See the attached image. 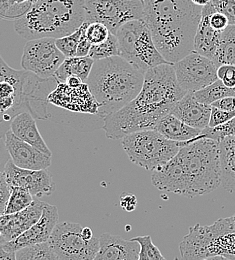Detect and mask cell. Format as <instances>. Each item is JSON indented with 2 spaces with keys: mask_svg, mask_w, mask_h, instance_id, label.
<instances>
[{
  "mask_svg": "<svg viewBox=\"0 0 235 260\" xmlns=\"http://www.w3.org/2000/svg\"><path fill=\"white\" fill-rule=\"evenodd\" d=\"M202 260H229L224 258V257H221V256H211V257H207V258H204Z\"/></svg>",
  "mask_w": 235,
  "mask_h": 260,
  "instance_id": "681fc988",
  "label": "cell"
},
{
  "mask_svg": "<svg viewBox=\"0 0 235 260\" xmlns=\"http://www.w3.org/2000/svg\"><path fill=\"white\" fill-rule=\"evenodd\" d=\"M65 83L70 87H77L81 83H83V81L79 77H77V76H69L68 79H66Z\"/></svg>",
  "mask_w": 235,
  "mask_h": 260,
  "instance_id": "f6af8a7d",
  "label": "cell"
},
{
  "mask_svg": "<svg viewBox=\"0 0 235 260\" xmlns=\"http://www.w3.org/2000/svg\"><path fill=\"white\" fill-rule=\"evenodd\" d=\"M154 129L157 130L169 140L176 142L190 141L196 138L202 132V130L193 128L185 124L171 113L161 118Z\"/></svg>",
  "mask_w": 235,
  "mask_h": 260,
  "instance_id": "603a6c76",
  "label": "cell"
},
{
  "mask_svg": "<svg viewBox=\"0 0 235 260\" xmlns=\"http://www.w3.org/2000/svg\"><path fill=\"white\" fill-rule=\"evenodd\" d=\"M47 102L72 111L98 114L99 103L91 94L86 82L77 87H70L65 82H57V86L48 96Z\"/></svg>",
  "mask_w": 235,
  "mask_h": 260,
  "instance_id": "9a60e30c",
  "label": "cell"
},
{
  "mask_svg": "<svg viewBox=\"0 0 235 260\" xmlns=\"http://www.w3.org/2000/svg\"><path fill=\"white\" fill-rule=\"evenodd\" d=\"M4 175L8 186H16L26 189L34 198L48 196L54 192L55 185L50 173L43 170L24 169L9 160L4 169Z\"/></svg>",
  "mask_w": 235,
  "mask_h": 260,
  "instance_id": "4fadbf2b",
  "label": "cell"
},
{
  "mask_svg": "<svg viewBox=\"0 0 235 260\" xmlns=\"http://www.w3.org/2000/svg\"><path fill=\"white\" fill-rule=\"evenodd\" d=\"M37 0H9V4L11 5H15V4H22V3H27V2H35Z\"/></svg>",
  "mask_w": 235,
  "mask_h": 260,
  "instance_id": "7dc6e473",
  "label": "cell"
},
{
  "mask_svg": "<svg viewBox=\"0 0 235 260\" xmlns=\"http://www.w3.org/2000/svg\"><path fill=\"white\" fill-rule=\"evenodd\" d=\"M65 58L54 38H38L28 40L24 45L21 65L41 79H51Z\"/></svg>",
  "mask_w": 235,
  "mask_h": 260,
  "instance_id": "8fae6325",
  "label": "cell"
},
{
  "mask_svg": "<svg viewBox=\"0 0 235 260\" xmlns=\"http://www.w3.org/2000/svg\"><path fill=\"white\" fill-rule=\"evenodd\" d=\"M181 260H202L221 256L235 260V215L211 225L195 224L179 244Z\"/></svg>",
  "mask_w": 235,
  "mask_h": 260,
  "instance_id": "8992f818",
  "label": "cell"
},
{
  "mask_svg": "<svg viewBox=\"0 0 235 260\" xmlns=\"http://www.w3.org/2000/svg\"><path fill=\"white\" fill-rule=\"evenodd\" d=\"M212 61L217 67L222 64L235 65V25H228L221 32L219 45Z\"/></svg>",
  "mask_w": 235,
  "mask_h": 260,
  "instance_id": "d4e9b609",
  "label": "cell"
},
{
  "mask_svg": "<svg viewBox=\"0 0 235 260\" xmlns=\"http://www.w3.org/2000/svg\"><path fill=\"white\" fill-rule=\"evenodd\" d=\"M170 113L185 124L203 130L209 124L211 105L199 102L193 92H187L176 102Z\"/></svg>",
  "mask_w": 235,
  "mask_h": 260,
  "instance_id": "ac0fdd59",
  "label": "cell"
},
{
  "mask_svg": "<svg viewBox=\"0 0 235 260\" xmlns=\"http://www.w3.org/2000/svg\"><path fill=\"white\" fill-rule=\"evenodd\" d=\"M212 107H216L225 111H234L235 110V96H228V98L219 99L211 104Z\"/></svg>",
  "mask_w": 235,
  "mask_h": 260,
  "instance_id": "b9f144b4",
  "label": "cell"
},
{
  "mask_svg": "<svg viewBox=\"0 0 235 260\" xmlns=\"http://www.w3.org/2000/svg\"><path fill=\"white\" fill-rule=\"evenodd\" d=\"M10 6L3 0H0V20H9Z\"/></svg>",
  "mask_w": 235,
  "mask_h": 260,
  "instance_id": "7bdbcfd3",
  "label": "cell"
},
{
  "mask_svg": "<svg viewBox=\"0 0 235 260\" xmlns=\"http://www.w3.org/2000/svg\"><path fill=\"white\" fill-rule=\"evenodd\" d=\"M144 72L120 56L94 61L87 85L99 103L98 115L102 119L117 112L140 92Z\"/></svg>",
  "mask_w": 235,
  "mask_h": 260,
  "instance_id": "277c9868",
  "label": "cell"
},
{
  "mask_svg": "<svg viewBox=\"0 0 235 260\" xmlns=\"http://www.w3.org/2000/svg\"><path fill=\"white\" fill-rule=\"evenodd\" d=\"M209 23H210V26L215 31H218V32H222L229 25L227 17L224 14H222L220 12H217L216 10H214L210 13Z\"/></svg>",
  "mask_w": 235,
  "mask_h": 260,
  "instance_id": "8d00e7d4",
  "label": "cell"
},
{
  "mask_svg": "<svg viewBox=\"0 0 235 260\" xmlns=\"http://www.w3.org/2000/svg\"><path fill=\"white\" fill-rule=\"evenodd\" d=\"M139 244V253L137 260H166L161 254L158 247L152 242L150 235L137 236L132 238Z\"/></svg>",
  "mask_w": 235,
  "mask_h": 260,
  "instance_id": "f546056e",
  "label": "cell"
},
{
  "mask_svg": "<svg viewBox=\"0 0 235 260\" xmlns=\"http://www.w3.org/2000/svg\"><path fill=\"white\" fill-rule=\"evenodd\" d=\"M10 130L16 137L32 145L44 154L52 155L51 150L37 128L35 117L30 112L24 111L17 114L10 123Z\"/></svg>",
  "mask_w": 235,
  "mask_h": 260,
  "instance_id": "44dd1931",
  "label": "cell"
},
{
  "mask_svg": "<svg viewBox=\"0 0 235 260\" xmlns=\"http://www.w3.org/2000/svg\"><path fill=\"white\" fill-rule=\"evenodd\" d=\"M33 196L26 189L16 186L9 187V197L6 202L3 214H12L24 210L34 201Z\"/></svg>",
  "mask_w": 235,
  "mask_h": 260,
  "instance_id": "4316f807",
  "label": "cell"
},
{
  "mask_svg": "<svg viewBox=\"0 0 235 260\" xmlns=\"http://www.w3.org/2000/svg\"><path fill=\"white\" fill-rule=\"evenodd\" d=\"M82 235H83V237H84L85 239H87V240H90V239H92V238L94 237L93 232H92V230H91V228H82Z\"/></svg>",
  "mask_w": 235,
  "mask_h": 260,
  "instance_id": "bcb514c9",
  "label": "cell"
},
{
  "mask_svg": "<svg viewBox=\"0 0 235 260\" xmlns=\"http://www.w3.org/2000/svg\"><path fill=\"white\" fill-rule=\"evenodd\" d=\"M120 140L130 161L150 171L166 164L186 144L169 140L155 129L136 131Z\"/></svg>",
  "mask_w": 235,
  "mask_h": 260,
  "instance_id": "52a82bcc",
  "label": "cell"
},
{
  "mask_svg": "<svg viewBox=\"0 0 235 260\" xmlns=\"http://www.w3.org/2000/svg\"><path fill=\"white\" fill-rule=\"evenodd\" d=\"M142 1H143V0H142Z\"/></svg>",
  "mask_w": 235,
  "mask_h": 260,
  "instance_id": "f5cc1de1",
  "label": "cell"
},
{
  "mask_svg": "<svg viewBox=\"0 0 235 260\" xmlns=\"http://www.w3.org/2000/svg\"><path fill=\"white\" fill-rule=\"evenodd\" d=\"M215 9L211 3L202 7V18L193 44V51L211 60L216 53L221 35V32L215 31L209 23V15Z\"/></svg>",
  "mask_w": 235,
  "mask_h": 260,
  "instance_id": "ffe728a7",
  "label": "cell"
},
{
  "mask_svg": "<svg viewBox=\"0 0 235 260\" xmlns=\"http://www.w3.org/2000/svg\"><path fill=\"white\" fill-rule=\"evenodd\" d=\"M229 135H235V117L233 119H231L230 121H228L227 123L223 124V125H219V126L214 127V128L207 127L205 129L202 130L200 134L196 138H194L190 141H187L186 144L191 143V142H193L195 140H198V139H202V138H209V139H212V140L219 141L222 138H224L226 136H229Z\"/></svg>",
  "mask_w": 235,
  "mask_h": 260,
  "instance_id": "1f68e13d",
  "label": "cell"
},
{
  "mask_svg": "<svg viewBox=\"0 0 235 260\" xmlns=\"http://www.w3.org/2000/svg\"><path fill=\"white\" fill-rule=\"evenodd\" d=\"M85 22L74 32L70 33L66 36H63L61 38L55 39L56 46L58 49L62 52V54L68 58V57H73L76 55V50L77 46L81 37L82 31L84 29Z\"/></svg>",
  "mask_w": 235,
  "mask_h": 260,
  "instance_id": "4dcf8cb0",
  "label": "cell"
},
{
  "mask_svg": "<svg viewBox=\"0 0 235 260\" xmlns=\"http://www.w3.org/2000/svg\"><path fill=\"white\" fill-rule=\"evenodd\" d=\"M139 244L111 233H103L99 237V249L93 260H137Z\"/></svg>",
  "mask_w": 235,
  "mask_h": 260,
  "instance_id": "d6986e66",
  "label": "cell"
},
{
  "mask_svg": "<svg viewBox=\"0 0 235 260\" xmlns=\"http://www.w3.org/2000/svg\"><path fill=\"white\" fill-rule=\"evenodd\" d=\"M85 32L91 44H99L104 42L111 33L104 24L99 22L88 23Z\"/></svg>",
  "mask_w": 235,
  "mask_h": 260,
  "instance_id": "d6a6232c",
  "label": "cell"
},
{
  "mask_svg": "<svg viewBox=\"0 0 235 260\" xmlns=\"http://www.w3.org/2000/svg\"><path fill=\"white\" fill-rule=\"evenodd\" d=\"M219 142V159L221 170V182L225 190L235 192V135H229Z\"/></svg>",
  "mask_w": 235,
  "mask_h": 260,
  "instance_id": "7402d4cb",
  "label": "cell"
},
{
  "mask_svg": "<svg viewBox=\"0 0 235 260\" xmlns=\"http://www.w3.org/2000/svg\"><path fill=\"white\" fill-rule=\"evenodd\" d=\"M210 3L217 12L227 17L229 25H235V0H211Z\"/></svg>",
  "mask_w": 235,
  "mask_h": 260,
  "instance_id": "e575fe53",
  "label": "cell"
},
{
  "mask_svg": "<svg viewBox=\"0 0 235 260\" xmlns=\"http://www.w3.org/2000/svg\"><path fill=\"white\" fill-rule=\"evenodd\" d=\"M3 1H4V2H5V3H7V4H8V5H9V6H10V4H9V2H8V1H9V0H3ZM10 8H11V6H10Z\"/></svg>",
  "mask_w": 235,
  "mask_h": 260,
  "instance_id": "816d5d0a",
  "label": "cell"
},
{
  "mask_svg": "<svg viewBox=\"0 0 235 260\" xmlns=\"http://www.w3.org/2000/svg\"><path fill=\"white\" fill-rule=\"evenodd\" d=\"M93 63L94 60L89 56L68 57L56 70L54 78L57 82H65L69 76H77L83 82H86Z\"/></svg>",
  "mask_w": 235,
  "mask_h": 260,
  "instance_id": "cb8c5ba5",
  "label": "cell"
},
{
  "mask_svg": "<svg viewBox=\"0 0 235 260\" xmlns=\"http://www.w3.org/2000/svg\"><path fill=\"white\" fill-rule=\"evenodd\" d=\"M120 206L127 212H131L136 208L137 205V199L136 196L133 194H128V193H124V194L120 196Z\"/></svg>",
  "mask_w": 235,
  "mask_h": 260,
  "instance_id": "60d3db41",
  "label": "cell"
},
{
  "mask_svg": "<svg viewBox=\"0 0 235 260\" xmlns=\"http://www.w3.org/2000/svg\"><path fill=\"white\" fill-rule=\"evenodd\" d=\"M186 93L176 80L173 64L165 63L148 69L144 73L139 94L126 106L104 118L106 137L120 140L136 131L154 129L158 121L169 114Z\"/></svg>",
  "mask_w": 235,
  "mask_h": 260,
  "instance_id": "6da1fadb",
  "label": "cell"
},
{
  "mask_svg": "<svg viewBox=\"0 0 235 260\" xmlns=\"http://www.w3.org/2000/svg\"><path fill=\"white\" fill-rule=\"evenodd\" d=\"M85 21L99 22L115 34L125 23L143 18L142 0H84Z\"/></svg>",
  "mask_w": 235,
  "mask_h": 260,
  "instance_id": "9c48e42d",
  "label": "cell"
},
{
  "mask_svg": "<svg viewBox=\"0 0 235 260\" xmlns=\"http://www.w3.org/2000/svg\"><path fill=\"white\" fill-rule=\"evenodd\" d=\"M58 222V208L55 205L44 203L42 214L38 221L15 239L4 242L2 247L7 251L16 252L17 250L30 245L47 242Z\"/></svg>",
  "mask_w": 235,
  "mask_h": 260,
  "instance_id": "5bb4252c",
  "label": "cell"
},
{
  "mask_svg": "<svg viewBox=\"0 0 235 260\" xmlns=\"http://www.w3.org/2000/svg\"><path fill=\"white\" fill-rule=\"evenodd\" d=\"M192 3H194V4H196V5H198V6H205V5H207L208 3H210V1L211 0H190Z\"/></svg>",
  "mask_w": 235,
  "mask_h": 260,
  "instance_id": "c3c4849f",
  "label": "cell"
},
{
  "mask_svg": "<svg viewBox=\"0 0 235 260\" xmlns=\"http://www.w3.org/2000/svg\"><path fill=\"white\" fill-rule=\"evenodd\" d=\"M4 242H5V240H4L3 238H0V245H1V244H3Z\"/></svg>",
  "mask_w": 235,
  "mask_h": 260,
  "instance_id": "f907efd6",
  "label": "cell"
},
{
  "mask_svg": "<svg viewBox=\"0 0 235 260\" xmlns=\"http://www.w3.org/2000/svg\"><path fill=\"white\" fill-rule=\"evenodd\" d=\"M5 142L11 161L20 168L43 170L51 165V156L19 139L10 129L5 133Z\"/></svg>",
  "mask_w": 235,
  "mask_h": 260,
  "instance_id": "2e32d148",
  "label": "cell"
},
{
  "mask_svg": "<svg viewBox=\"0 0 235 260\" xmlns=\"http://www.w3.org/2000/svg\"><path fill=\"white\" fill-rule=\"evenodd\" d=\"M0 260H16L15 252L5 250L1 244L0 245Z\"/></svg>",
  "mask_w": 235,
  "mask_h": 260,
  "instance_id": "ee69618b",
  "label": "cell"
},
{
  "mask_svg": "<svg viewBox=\"0 0 235 260\" xmlns=\"http://www.w3.org/2000/svg\"><path fill=\"white\" fill-rule=\"evenodd\" d=\"M173 67L179 86L186 92L199 91L218 79L215 63L195 51H191Z\"/></svg>",
  "mask_w": 235,
  "mask_h": 260,
  "instance_id": "7c38bea8",
  "label": "cell"
},
{
  "mask_svg": "<svg viewBox=\"0 0 235 260\" xmlns=\"http://www.w3.org/2000/svg\"><path fill=\"white\" fill-rule=\"evenodd\" d=\"M151 182L161 191L190 198L212 192L221 182L219 142L202 138L185 144L152 171Z\"/></svg>",
  "mask_w": 235,
  "mask_h": 260,
  "instance_id": "7a4b0ae2",
  "label": "cell"
},
{
  "mask_svg": "<svg viewBox=\"0 0 235 260\" xmlns=\"http://www.w3.org/2000/svg\"><path fill=\"white\" fill-rule=\"evenodd\" d=\"M235 117L234 111H225L216 107L211 106V113L209 118V124L208 127L214 128L219 125H223L233 119Z\"/></svg>",
  "mask_w": 235,
  "mask_h": 260,
  "instance_id": "836d02e7",
  "label": "cell"
},
{
  "mask_svg": "<svg viewBox=\"0 0 235 260\" xmlns=\"http://www.w3.org/2000/svg\"><path fill=\"white\" fill-rule=\"evenodd\" d=\"M85 22L84 0H37L14 21V29L26 40L61 38Z\"/></svg>",
  "mask_w": 235,
  "mask_h": 260,
  "instance_id": "5b68a950",
  "label": "cell"
},
{
  "mask_svg": "<svg viewBox=\"0 0 235 260\" xmlns=\"http://www.w3.org/2000/svg\"><path fill=\"white\" fill-rule=\"evenodd\" d=\"M120 57L142 72L165 64L167 61L156 48L151 32L143 19L132 20L122 25L115 33Z\"/></svg>",
  "mask_w": 235,
  "mask_h": 260,
  "instance_id": "ba28073f",
  "label": "cell"
},
{
  "mask_svg": "<svg viewBox=\"0 0 235 260\" xmlns=\"http://www.w3.org/2000/svg\"><path fill=\"white\" fill-rule=\"evenodd\" d=\"M88 25V22L85 21V26L84 29L81 34L78 46H77V50H76V55L75 56H79V57H83V56H88L90 48H91V42L88 40L87 36H86V27Z\"/></svg>",
  "mask_w": 235,
  "mask_h": 260,
  "instance_id": "74e56055",
  "label": "cell"
},
{
  "mask_svg": "<svg viewBox=\"0 0 235 260\" xmlns=\"http://www.w3.org/2000/svg\"><path fill=\"white\" fill-rule=\"evenodd\" d=\"M193 93L199 102L211 105L213 102L219 99L228 98V96H235V87L234 88L227 87L223 84V82L220 79H217L212 84Z\"/></svg>",
  "mask_w": 235,
  "mask_h": 260,
  "instance_id": "484cf974",
  "label": "cell"
},
{
  "mask_svg": "<svg viewBox=\"0 0 235 260\" xmlns=\"http://www.w3.org/2000/svg\"><path fill=\"white\" fill-rule=\"evenodd\" d=\"M16 260H61L49 246L48 242L21 248L15 252Z\"/></svg>",
  "mask_w": 235,
  "mask_h": 260,
  "instance_id": "83f0119b",
  "label": "cell"
},
{
  "mask_svg": "<svg viewBox=\"0 0 235 260\" xmlns=\"http://www.w3.org/2000/svg\"><path fill=\"white\" fill-rule=\"evenodd\" d=\"M119 43L115 34L110 33L109 37L102 43L92 44L88 56L94 61L106 59L113 56H119Z\"/></svg>",
  "mask_w": 235,
  "mask_h": 260,
  "instance_id": "f1b7e54d",
  "label": "cell"
},
{
  "mask_svg": "<svg viewBox=\"0 0 235 260\" xmlns=\"http://www.w3.org/2000/svg\"><path fill=\"white\" fill-rule=\"evenodd\" d=\"M79 223L62 222L54 228L48 244L61 260H93L99 249V238L87 240Z\"/></svg>",
  "mask_w": 235,
  "mask_h": 260,
  "instance_id": "30bf717a",
  "label": "cell"
},
{
  "mask_svg": "<svg viewBox=\"0 0 235 260\" xmlns=\"http://www.w3.org/2000/svg\"><path fill=\"white\" fill-rule=\"evenodd\" d=\"M217 77L227 87H235V65L222 64L217 67Z\"/></svg>",
  "mask_w": 235,
  "mask_h": 260,
  "instance_id": "d590c367",
  "label": "cell"
},
{
  "mask_svg": "<svg viewBox=\"0 0 235 260\" xmlns=\"http://www.w3.org/2000/svg\"><path fill=\"white\" fill-rule=\"evenodd\" d=\"M45 202L38 198L22 211L0 215V229L5 242L11 241L34 225L40 218Z\"/></svg>",
  "mask_w": 235,
  "mask_h": 260,
  "instance_id": "e0dca14e",
  "label": "cell"
},
{
  "mask_svg": "<svg viewBox=\"0 0 235 260\" xmlns=\"http://www.w3.org/2000/svg\"><path fill=\"white\" fill-rule=\"evenodd\" d=\"M9 197V186L7 184L5 175L3 172H0V215L3 214L6 202Z\"/></svg>",
  "mask_w": 235,
  "mask_h": 260,
  "instance_id": "f35d334b",
  "label": "cell"
},
{
  "mask_svg": "<svg viewBox=\"0 0 235 260\" xmlns=\"http://www.w3.org/2000/svg\"><path fill=\"white\" fill-rule=\"evenodd\" d=\"M9 160H11V158L6 147L5 135L0 134V172H4L5 166Z\"/></svg>",
  "mask_w": 235,
  "mask_h": 260,
  "instance_id": "ab89813d",
  "label": "cell"
},
{
  "mask_svg": "<svg viewBox=\"0 0 235 260\" xmlns=\"http://www.w3.org/2000/svg\"><path fill=\"white\" fill-rule=\"evenodd\" d=\"M202 6L190 0H143V20L163 58L174 64L193 51Z\"/></svg>",
  "mask_w": 235,
  "mask_h": 260,
  "instance_id": "3957f363",
  "label": "cell"
}]
</instances>
